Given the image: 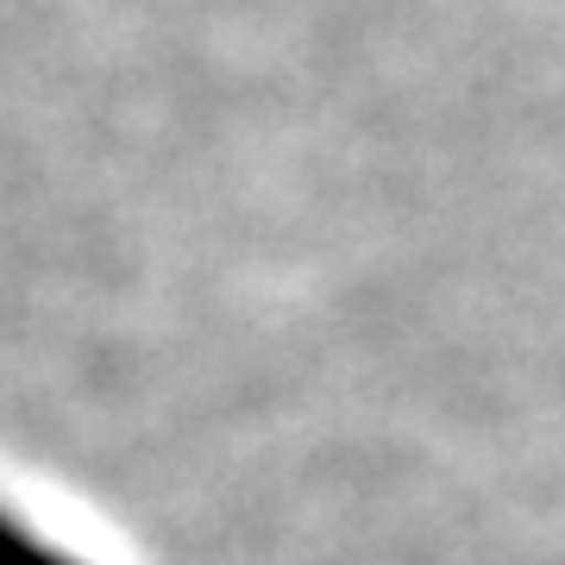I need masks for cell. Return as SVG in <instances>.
Returning <instances> with one entry per match:
<instances>
[{"mask_svg": "<svg viewBox=\"0 0 565 565\" xmlns=\"http://www.w3.org/2000/svg\"><path fill=\"white\" fill-rule=\"evenodd\" d=\"M0 565H57V559H44V553H32L25 541H7V534H0Z\"/></svg>", "mask_w": 565, "mask_h": 565, "instance_id": "cell-1", "label": "cell"}]
</instances>
